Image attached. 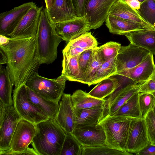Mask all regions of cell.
<instances>
[{
  "label": "cell",
  "instance_id": "cell-1",
  "mask_svg": "<svg viewBox=\"0 0 155 155\" xmlns=\"http://www.w3.org/2000/svg\"><path fill=\"white\" fill-rule=\"evenodd\" d=\"M9 38L8 43L0 46V48L7 56L11 79L17 88L25 84L32 75L38 72L41 64L37 36Z\"/></svg>",
  "mask_w": 155,
  "mask_h": 155
},
{
  "label": "cell",
  "instance_id": "cell-2",
  "mask_svg": "<svg viewBox=\"0 0 155 155\" xmlns=\"http://www.w3.org/2000/svg\"><path fill=\"white\" fill-rule=\"evenodd\" d=\"M35 125L31 144L38 155H60L66 136L64 130L54 119L49 118Z\"/></svg>",
  "mask_w": 155,
  "mask_h": 155
},
{
  "label": "cell",
  "instance_id": "cell-3",
  "mask_svg": "<svg viewBox=\"0 0 155 155\" xmlns=\"http://www.w3.org/2000/svg\"><path fill=\"white\" fill-rule=\"evenodd\" d=\"M36 36L41 64L52 63L57 58L58 47L63 40L56 32L45 8L41 13Z\"/></svg>",
  "mask_w": 155,
  "mask_h": 155
},
{
  "label": "cell",
  "instance_id": "cell-4",
  "mask_svg": "<svg viewBox=\"0 0 155 155\" xmlns=\"http://www.w3.org/2000/svg\"><path fill=\"white\" fill-rule=\"evenodd\" d=\"M134 119L108 115L104 117L99 124L104 131L106 144L111 148L128 152L126 150V145Z\"/></svg>",
  "mask_w": 155,
  "mask_h": 155
},
{
  "label": "cell",
  "instance_id": "cell-5",
  "mask_svg": "<svg viewBox=\"0 0 155 155\" xmlns=\"http://www.w3.org/2000/svg\"><path fill=\"white\" fill-rule=\"evenodd\" d=\"M68 78L61 75L55 79L40 75L38 72L32 75L25 85L38 94L51 101L59 103L63 95Z\"/></svg>",
  "mask_w": 155,
  "mask_h": 155
},
{
  "label": "cell",
  "instance_id": "cell-6",
  "mask_svg": "<svg viewBox=\"0 0 155 155\" xmlns=\"http://www.w3.org/2000/svg\"><path fill=\"white\" fill-rule=\"evenodd\" d=\"M12 98L14 108L21 118L35 124L49 118L40 109L29 101L25 84L15 88Z\"/></svg>",
  "mask_w": 155,
  "mask_h": 155
},
{
  "label": "cell",
  "instance_id": "cell-7",
  "mask_svg": "<svg viewBox=\"0 0 155 155\" xmlns=\"http://www.w3.org/2000/svg\"><path fill=\"white\" fill-rule=\"evenodd\" d=\"M35 131V124L21 118L18 122L12 137L10 149L6 155H15L28 149Z\"/></svg>",
  "mask_w": 155,
  "mask_h": 155
},
{
  "label": "cell",
  "instance_id": "cell-8",
  "mask_svg": "<svg viewBox=\"0 0 155 155\" xmlns=\"http://www.w3.org/2000/svg\"><path fill=\"white\" fill-rule=\"evenodd\" d=\"M150 54L148 50L131 43L121 46L116 59L117 73L138 65Z\"/></svg>",
  "mask_w": 155,
  "mask_h": 155
},
{
  "label": "cell",
  "instance_id": "cell-9",
  "mask_svg": "<svg viewBox=\"0 0 155 155\" xmlns=\"http://www.w3.org/2000/svg\"><path fill=\"white\" fill-rule=\"evenodd\" d=\"M117 0H86L84 15L91 29H96L105 21L109 12Z\"/></svg>",
  "mask_w": 155,
  "mask_h": 155
},
{
  "label": "cell",
  "instance_id": "cell-10",
  "mask_svg": "<svg viewBox=\"0 0 155 155\" xmlns=\"http://www.w3.org/2000/svg\"><path fill=\"white\" fill-rule=\"evenodd\" d=\"M56 31L68 44L71 41L90 31V24L85 16L55 24Z\"/></svg>",
  "mask_w": 155,
  "mask_h": 155
},
{
  "label": "cell",
  "instance_id": "cell-11",
  "mask_svg": "<svg viewBox=\"0 0 155 155\" xmlns=\"http://www.w3.org/2000/svg\"><path fill=\"white\" fill-rule=\"evenodd\" d=\"M36 5L31 2L24 3L0 14V35L10 37L19 23L32 7Z\"/></svg>",
  "mask_w": 155,
  "mask_h": 155
},
{
  "label": "cell",
  "instance_id": "cell-12",
  "mask_svg": "<svg viewBox=\"0 0 155 155\" xmlns=\"http://www.w3.org/2000/svg\"><path fill=\"white\" fill-rule=\"evenodd\" d=\"M21 119L14 107L8 109L0 121V155H6L10 149V143L19 121Z\"/></svg>",
  "mask_w": 155,
  "mask_h": 155
},
{
  "label": "cell",
  "instance_id": "cell-13",
  "mask_svg": "<svg viewBox=\"0 0 155 155\" xmlns=\"http://www.w3.org/2000/svg\"><path fill=\"white\" fill-rule=\"evenodd\" d=\"M43 6L36 5L24 16L9 37L27 38L36 36Z\"/></svg>",
  "mask_w": 155,
  "mask_h": 155
},
{
  "label": "cell",
  "instance_id": "cell-14",
  "mask_svg": "<svg viewBox=\"0 0 155 155\" xmlns=\"http://www.w3.org/2000/svg\"><path fill=\"white\" fill-rule=\"evenodd\" d=\"M150 143L144 117L134 119L127 140L126 151L136 154Z\"/></svg>",
  "mask_w": 155,
  "mask_h": 155
},
{
  "label": "cell",
  "instance_id": "cell-15",
  "mask_svg": "<svg viewBox=\"0 0 155 155\" xmlns=\"http://www.w3.org/2000/svg\"><path fill=\"white\" fill-rule=\"evenodd\" d=\"M72 134L82 146L106 144L104 131L99 124L75 128Z\"/></svg>",
  "mask_w": 155,
  "mask_h": 155
},
{
  "label": "cell",
  "instance_id": "cell-16",
  "mask_svg": "<svg viewBox=\"0 0 155 155\" xmlns=\"http://www.w3.org/2000/svg\"><path fill=\"white\" fill-rule=\"evenodd\" d=\"M70 94L64 93L59 102L57 115L54 119L66 134H71L75 128V116Z\"/></svg>",
  "mask_w": 155,
  "mask_h": 155
},
{
  "label": "cell",
  "instance_id": "cell-17",
  "mask_svg": "<svg viewBox=\"0 0 155 155\" xmlns=\"http://www.w3.org/2000/svg\"><path fill=\"white\" fill-rule=\"evenodd\" d=\"M46 10L50 20L54 24L78 17L72 0H55L53 5Z\"/></svg>",
  "mask_w": 155,
  "mask_h": 155
},
{
  "label": "cell",
  "instance_id": "cell-18",
  "mask_svg": "<svg viewBox=\"0 0 155 155\" xmlns=\"http://www.w3.org/2000/svg\"><path fill=\"white\" fill-rule=\"evenodd\" d=\"M155 70L153 55L150 54L138 65L131 68L117 72L116 74L129 78L138 83L148 81Z\"/></svg>",
  "mask_w": 155,
  "mask_h": 155
},
{
  "label": "cell",
  "instance_id": "cell-19",
  "mask_svg": "<svg viewBox=\"0 0 155 155\" xmlns=\"http://www.w3.org/2000/svg\"><path fill=\"white\" fill-rule=\"evenodd\" d=\"M131 43L148 50L155 56V27L150 29L132 31L124 33Z\"/></svg>",
  "mask_w": 155,
  "mask_h": 155
},
{
  "label": "cell",
  "instance_id": "cell-20",
  "mask_svg": "<svg viewBox=\"0 0 155 155\" xmlns=\"http://www.w3.org/2000/svg\"><path fill=\"white\" fill-rule=\"evenodd\" d=\"M108 14L139 23L148 29L154 26L144 20L138 11L129 6L122 0H117L111 8Z\"/></svg>",
  "mask_w": 155,
  "mask_h": 155
},
{
  "label": "cell",
  "instance_id": "cell-21",
  "mask_svg": "<svg viewBox=\"0 0 155 155\" xmlns=\"http://www.w3.org/2000/svg\"><path fill=\"white\" fill-rule=\"evenodd\" d=\"M74 110L75 128L97 124L103 117L104 105L87 109Z\"/></svg>",
  "mask_w": 155,
  "mask_h": 155
},
{
  "label": "cell",
  "instance_id": "cell-22",
  "mask_svg": "<svg viewBox=\"0 0 155 155\" xmlns=\"http://www.w3.org/2000/svg\"><path fill=\"white\" fill-rule=\"evenodd\" d=\"M105 25L109 32L115 35H121L127 32L150 29L141 24L125 20L108 14L105 21Z\"/></svg>",
  "mask_w": 155,
  "mask_h": 155
},
{
  "label": "cell",
  "instance_id": "cell-23",
  "mask_svg": "<svg viewBox=\"0 0 155 155\" xmlns=\"http://www.w3.org/2000/svg\"><path fill=\"white\" fill-rule=\"evenodd\" d=\"M13 86L7 65L0 66V105L11 108L13 106L12 96Z\"/></svg>",
  "mask_w": 155,
  "mask_h": 155
},
{
  "label": "cell",
  "instance_id": "cell-24",
  "mask_svg": "<svg viewBox=\"0 0 155 155\" xmlns=\"http://www.w3.org/2000/svg\"><path fill=\"white\" fill-rule=\"evenodd\" d=\"M26 87L29 101L40 109L49 118L54 119L58 111L59 103L46 99L26 86Z\"/></svg>",
  "mask_w": 155,
  "mask_h": 155
},
{
  "label": "cell",
  "instance_id": "cell-25",
  "mask_svg": "<svg viewBox=\"0 0 155 155\" xmlns=\"http://www.w3.org/2000/svg\"><path fill=\"white\" fill-rule=\"evenodd\" d=\"M71 100L74 109H87L104 105L106 99H100L88 95L87 93L79 89L71 96Z\"/></svg>",
  "mask_w": 155,
  "mask_h": 155
},
{
  "label": "cell",
  "instance_id": "cell-26",
  "mask_svg": "<svg viewBox=\"0 0 155 155\" xmlns=\"http://www.w3.org/2000/svg\"><path fill=\"white\" fill-rule=\"evenodd\" d=\"M104 79L98 83L87 93L90 96L100 99H104L113 92L117 88L119 80L117 74Z\"/></svg>",
  "mask_w": 155,
  "mask_h": 155
},
{
  "label": "cell",
  "instance_id": "cell-27",
  "mask_svg": "<svg viewBox=\"0 0 155 155\" xmlns=\"http://www.w3.org/2000/svg\"><path fill=\"white\" fill-rule=\"evenodd\" d=\"M147 81L139 83L131 86L119 94L110 106L108 115L110 116H113L127 101L133 96L140 92L141 88Z\"/></svg>",
  "mask_w": 155,
  "mask_h": 155
},
{
  "label": "cell",
  "instance_id": "cell-28",
  "mask_svg": "<svg viewBox=\"0 0 155 155\" xmlns=\"http://www.w3.org/2000/svg\"><path fill=\"white\" fill-rule=\"evenodd\" d=\"M139 93L127 101L113 116L127 117L134 119L141 118L138 100Z\"/></svg>",
  "mask_w": 155,
  "mask_h": 155
},
{
  "label": "cell",
  "instance_id": "cell-29",
  "mask_svg": "<svg viewBox=\"0 0 155 155\" xmlns=\"http://www.w3.org/2000/svg\"><path fill=\"white\" fill-rule=\"evenodd\" d=\"M63 54L61 75L66 77L68 80L76 81L80 72L78 63L79 54L76 56L69 57Z\"/></svg>",
  "mask_w": 155,
  "mask_h": 155
},
{
  "label": "cell",
  "instance_id": "cell-30",
  "mask_svg": "<svg viewBox=\"0 0 155 155\" xmlns=\"http://www.w3.org/2000/svg\"><path fill=\"white\" fill-rule=\"evenodd\" d=\"M117 74L119 80L118 85L115 91L106 99V101L104 105L103 117L108 115L110 106L119 94L127 88L137 84L129 78Z\"/></svg>",
  "mask_w": 155,
  "mask_h": 155
},
{
  "label": "cell",
  "instance_id": "cell-31",
  "mask_svg": "<svg viewBox=\"0 0 155 155\" xmlns=\"http://www.w3.org/2000/svg\"><path fill=\"white\" fill-rule=\"evenodd\" d=\"M116 57L102 63L93 78L92 85L97 84L102 80L116 74Z\"/></svg>",
  "mask_w": 155,
  "mask_h": 155
},
{
  "label": "cell",
  "instance_id": "cell-32",
  "mask_svg": "<svg viewBox=\"0 0 155 155\" xmlns=\"http://www.w3.org/2000/svg\"><path fill=\"white\" fill-rule=\"evenodd\" d=\"M132 154L112 148L107 144L82 147L81 155H130Z\"/></svg>",
  "mask_w": 155,
  "mask_h": 155
},
{
  "label": "cell",
  "instance_id": "cell-33",
  "mask_svg": "<svg viewBox=\"0 0 155 155\" xmlns=\"http://www.w3.org/2000/svg\"><path fill=\"white\" fill-rule=\"evenodd\" d=\"M98 43L91 32H86L71 41L66 46L79 47L86 50L97 48Z\"/></svg>",
  "mask_w": 155,
  "mask_h": 155
},
{
  "label": "cell",
  "instance_id": "cell-34",
  "mask_svg": "<svg viewBox=\"0 0 155 155\" xmlns=\"http://www.w3.org/2000/svg\"><path fill=\"white\" fill-rule=\"evenodd\" d=\"M97 48L94 49L93 51L86 70L82 83L86 84L89 86L92 85L94 76L100 66L103 63L98 54Z\"/></svg>",
  "mask_w": 155,
  "mask_h": 155
},
{
  "label": "cell",
  "instance_id": "cell-35",
  "mask_svg": "<svg viewBox=\"0 0 155 155\" xmlns=\"http://www.w3.org/2000/svg\"><path fill=\"white\" fill-rule=\"evenodd\" d=\"M121 46V44L110 41L98 47V54L103 62L117 57Z\"/></svg>",
  "mask_w": 155,
  "mask_h": 155
},
{
  "label": "cell",
  "instance_id": "cell-36",
  "mask_svg": "<svg viewBox=\"0 0 155 155\" xmlns=\"http://www.w3.org/2000/svg\"><path fill=\"white\" fill-rule=\"evenodd\" d=\"M82 145L71 134H66L60 155H81Z\"/></svg>",
  "mask_w": 155,
  "mask_h": 155
},
{
  "label": "cell",
  "instance_id": "cell-37",
  "mask_svg": "<svg viewBox=\"0 0 155 155\" xmlns=\"http://www.w3.org/2000/svg\"><path fill=\"white\" fill-rule=\"evenodd\" d=\"M138 11L144 20L153 25L155 22V0H144L140 3Z\"/></svg>",
  "mask_w": 155,
  "mask_h": 155
},
{
  "label": "cell",
  "instance_id": "cell-38",
  "mask_svg": "<svg viewBox=\"0 0 155 155\" xmlns=\"http://www.w3.org/2000/svg\"><path fill=\"white\" fill-rule=\"evenodd\" d=\"M138 103L142 117L152 110L155 105V98L151 93L139 92Z\"/></svg>",
  "mask_w": 155,
  "mask_h": 155
},
{
  "label": "cell",
  "instance_id": "cell-39",
  "mask_svg": "<svg viewBox=\"0 0 155 155\" xmlns=\"http://www.w3.org/2000/svg\"><path fill=\"white\" fill-rule=\"evenodd\" d=\"M94 49L86 50L79 55L78 63L80 73L77 82L83 83L85 73Z\"/></svg>",
  "mask_w": 155,
  "mask_h": 155
},
{
  "label": "cell",
  "instance_id": "cell-40",
  "mask_svg": "<svg viewBox=\"0 0 155 155\" xmlns=\"http://www.w3.org/2000/svg\"><path fill=\"white\" fill-rule=\"evenodd\" d=\"M147 135L151 144L155 145V115L152 110L144 117Z\"/></svg>",
  "mask_w": 155,
  "mask_h": 155
},
{
  "label": "cell",
  "instance_id": "cell-41",
  "mask_svg": "<svg viewBox=\"0 0 155 155\" xmlns=\"http://www.w3.org/2000/svg\"><path fill=\"white\" fill-rule=\"evenodd\" d=\"M155 91V70L153 74L142 86L140 92L151 93Z\"/></svg>",
  "mask_w": 155,
  "mask_h": 155
},
{
  "label": "cell",
  "instance_id": "cell-42",
  "mask_svg": "<svg viewBox=\"0 0 155 155\" xmlns=\"http://www.w3.org/2000/svg\"><path fill=\"white\" fill-rule=\"evenodd\" d=\"M86 50L79 47L66 46L62 50V53L69 57H73L79 55Z\"/></svg>",
  "mask_w": 155,
  "mask_h": 155
},
{
  "label": "cell",
  "instance_id": "cell-43",
  "mask_svg": "<svg viewBox=\"0 0 155 155\" xmlns=\"http://www.w3.org/2000/svg\"><path fill=\"white\" fill-rule=\"evenodd\" d=\"M72 1L77 16H84L86 0H72Z\"/></svg>",
  "mask_w": 155,
  "mask_h": 155
},
{
  "label": "cell",
  "instance_id": "cell-44",
  "mask_svg": "<svg viewBox=\"0 0 155 155\" xmlns=\"http://www.w3.org/2000/svg\"><path fill=\"white\" fill-rule=\"evenodd\" d=\"M135 154L137 155H155V145H152L150 143Z\"/></svg>",
  "mask_w": 155,
  "mask_h": 155
},
{
  "label": "cell",
  "instance_id": "cell-45",
  "mask_svg": "<svg viewBox=\"0 0 155 155\" xmlns=\"http://www.w3.org/2000/svg\"><path fill=\"white\" fill-rule=\"evenodd\" d=\"M129 6L137 11L140 8V3L138 0H122Z\"/></svg>",
  "mask_w": 155,
  "mask_h": 155
},
{
  "label": "cell",
  "instance_id": "cell-46",
  "mask_svg": "<svg viewBox=\"0 0 155 155\" xmlns=\"http://www.w3.org/2000/svg\"><path fill=\"white\" fill-rule=\"evenodd\" d=\"M8 63V59L7 56L3 51L0 48V64H7Z\"/></svg>",
  "mask_w": 155,
  "mask_h": 155
},
{
  "label": "cell",
  "instance_id": "cell-47",
  "mask_svg": "<svg viewBox=\"0 0 155 155\" xmlns=\"http://www.w3.org/2000/svg\"><path fill=\"white\" fill-rule=\"evenodd\" d=\"M10 38L6 36L0 35V46H5L9 43Z\"/></svg>",
  "mask_w": 155,
  "mask_h": 155
},
{
  "label": "cell",
  "instance_id": "cell-48",
  "mask_svg": "<svg viewBox=\"0 0 155 155\" xmlns=\"http://www.w3.org/2000/svg\"><path fill=\"white\" fill-rule=\"evenodd\" d=\"M55 0H44L45 4V8H49L54 4Z\"/></svg>",
  "mask_w": 155,
  "mask_h": 155
},
{
  "label": "cell",
  "instance_id": "cell-49",
  "mask_svg": "<svg viewBox=\"0 0 155 155\" xmlns=\"http://www.w3.org/2000/svg\"><path fill=\"white\" fill-rule=\"evenodd\" d=\"M152 110L153 111V112L154 114L155 115V105L153 107V108Z\"/></svg>",
  "mask_w": 155,
  "mask_h": 155
},
{
  "label": "cell",
  "instance_id": "cell-50",
  "mask_svg": "<svg viewBox=\"0 0 155 155\" xmlns=\"http://www.w3.org/2000/svg\"><path fill=\"white\" fill-rule=\"evenodd\" d=\"M154 96V97L155 98V91L151 93Z\"/></svg>",
  "mask_w": 155,
  "mask_h": 155
},
{
  "label": "cell",
  "instance_id": "cell-51",
  "mask_svg": "<svg viewBox=\"0 0 155 155\" xmlns=\"http://www.w3.org/2000/svg\"><path fill=\"white\" fill-rule=\"evenodd\" d=\"M139 1L140 3H142L144 1V0H138Z\"/></svg>",
  "mask_w": 155,
  "mask_h": 155
},
{
  "label": "cell",
  "instance_id": "cell-52",
  "mask_svg": "<svg viewBox=\"0 0 155 155\" xmlns=\"http://www.w3.org/2000/svg\"><path fill=\"white\" fill-rule=\"evenodd\" d=\"M153 26H154V27H155V23H154V24H153Z\"/></svg>",
  "mask_w": 155,
  "mask_h": 155
}]
</instances>
